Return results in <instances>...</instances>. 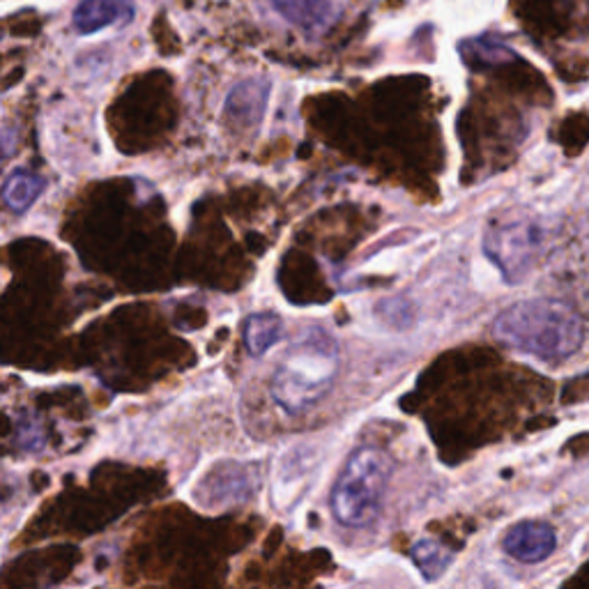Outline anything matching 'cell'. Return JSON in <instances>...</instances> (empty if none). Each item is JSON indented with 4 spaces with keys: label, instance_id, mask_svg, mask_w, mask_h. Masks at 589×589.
<instances>
[{
    "label": "cell",
    "instance_id": "9c48e42d",
    "mask_svg": "<svg viewBox=\"0 0 589 589\" xmlns=\"http://www.w3.org/2000/svg\"><path fill=\"white\" fill-rule=\"evenodd\" d=\"M41 192H45V180L33 171H26V168H14L5 180L3 199L12 213L21 215L33 207V203L39 199Z\"/></svg>",
    "mask_w": 589,
    "mask_h": 589
},
{
    "label": "cell",
    "instance_id": "30bf717a",
    "mask_svg": "<svg viewBox=\"0 0 589 589\" xmlns=\"http://www.w3.org/2000/svg\"><path fill=\"white\" fill-rule=\"evenodd\" d=\"M281 332H284V321L277 313H269V311L254 313V315H249L244 323V344L251 354L261 357L281 339Z\"/></svg>",
    "mask_w": 589,
    "mask_h": 589
},
{
    "label": "cell",
    "instance_id": "8fae6325",
    "mask_svg": "<svg viewBox=\"0 0 589 589\" xmlns=\"http://www.w3.org/2000/svg\"><path fill=\"white\" fill-rule=\"evenodd\" d=\"M460 53L472 68H495V65H507V62L518 60V56L509 47H504L502 41L491 39V37L462 41Z\"/></svg>",
    "mask_w": 589,
    "mask_h": 589
},
{
    "label": "cell",
    "instance_id": "5b68a950",
    "mask_svg": "<svg viewBox=\"0 0 589 589\" xmlns=\"http://www.w3.org/2000/svg\"><path fill=\"white\" fill-rule=\"evenodd\" d=\"M504 551H507L514 560L525 564H537L545 557H551L557 545V537L551 525L539 520H525L514 525L502 541Z\"/></svg>",
    "mask_w": 589,
    "mask_h": 589
},
{
    "label": "cell",
    "instance_id": "ba28073f",
    "mask_svg": "<svg viewBox=\"0 0 589 589\" xmlns=\"http://www.w3.org/2000/svg\"><path fill=\"white\" fill-rule=\"evenodd\" d=\"M286 21L306 33L323 31L334 14V0H269Z\"/></svg>",
    "mask_w": 589,
    "mask_h": 589
},
{
    "label": "cell",
    "instance_id": "4fadbf2b",
    "mask_svg": "<svg viewBox=\"0 0 589 589\" xmlns=\"http://www.w3.org/2000/svg\"><path fill=\"white\" fill-rule=\"evenodd\" d=\"M377 315H381L385 325L389 327H408L414 318V309L408 300L398 298V300H387L377 306Z\"/></svg>",
    "mask_w": 589,
    "mask_h": 589
},
{
    "label": "cell",
    "instance_id": "7c38bea8",
    "mask_svg": "<svg viewBox=\"0 0 589 589\" xmlns=\"http://www.w3.org/2000/svg\"><path fill=\"white\" fill-rule=\"evenodd\" d=\"M412 560L419 566V572H422L429 580H435L437 576L445 574L454 555L442 543H437L433 539H422L419 543H414Z\"/></svg>",
    "mask_w": 589,
    "mask_h": 589
},
{
    "label": "cell",
    "instance_id": "8992f818",
    "mask_svg": "<svg viewBox=\"0 0 589 589\" xmlns=\"http://www.w3.org/2000/svg\"><path fill=\"white\" fill-rule=\"evenodd\" d=\"M134 16L130 0H81L74 10V28L81 35H93Z\"/></svg>",
    "mask_w": 589,
    "mask_h": 589
},
{
    "label": "cell",
    "instance_id": "7a4b0ae2",
    "mask_svg": "<svg viewBox=\"0 0 589 589\" xmlns=\"http://www.w3.org/2000/svg\"><path fill=\"white\" fill-rule=\"evenodd\" d=\"M339 344L323 327H309L281 354L272 375V398L288 414L321 404L339 373Z\"/></svg>",
    "mask_w": 589,
    "mask_h": 589
},
{
    "label": "cell",
    "instance_id": "3957f363",
    "mask_svg": "<svg viewBox=\"0 0 589 589\" xmlns=\"http://www.w3.org/2000/svg\"><path fill=\"white\" fill-rule=\"evenodd\" d=\"M394 470L392 458L377 447H360L348 460L332 491V514L344 528H369L383 507Z\"/></svg>",
    "mask_w": 589,
    "mask_h": 589
},
{
    "label": "cell",
    "instance_id": "52a82bcc",
    "mask_svg": "<svg viewBox=\"0 0 589 589\" xmlns=\"http://www.w3.org/2000/svg\"><path fill=\"white\" fill-rule=\"evenodd\" d=\"M267 95H269L267 79L242 81L240 86L230 91L226 99V116L238 124H244V128H254V124H259L263 118Z\"/></svg>",
    "mask_w": 589,
    "mask_h": 589
},
{
    "label": "cell",
    "instance_id": "6da1fadb",
    "mask_svg": "<svg viewBox=\"0 0 589 589\" xmlns=\"http://www.w3.org/2000/svg\"><path fill=\"white\" fill-rule=\"evenodd\" d=\"M493 334L504 346L532 354L545 364L566 362L585 341L580 315L569 304L549 298L509 306L500 313Z\"/></svg>",
    "mask_w": 589,
    "mask_h": 589
},
{
    "label": "cell",
    "instance_id": "277c9868",
    "mask_svg": "<svg viewBox=\"0 0 589 589\" xmlns=\"http://www.w3.org/2000/svg\"><path fill=\"white\" fill-rule=\"evenodd\" d=\"M489 259L500 267L509 284H518L530 275L543 249V230L534 219L493 221L483 240Z\"/></svg>",
    "mask_w": 589,
    "mask_h": 589
}]
</instances>
